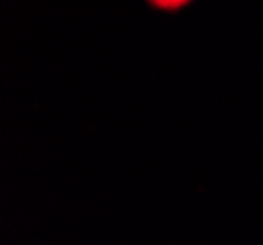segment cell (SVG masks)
<instances>
[{
	"mask_svg": "<svg viewBox=\"0 0 263 245\" xmlns=\"http://www.w3.org/2000/svg\"><path fill=\"white\" fill-rule=\"evenodd\" d=\"M152 8L155 10H161V12H179L186 8L193 0H145Z\"/></svg>",
	"mask_w": 263,
	"mask_h": 245,
	"instance_id": "1",
	"label": "cell"
}]
</instances>
